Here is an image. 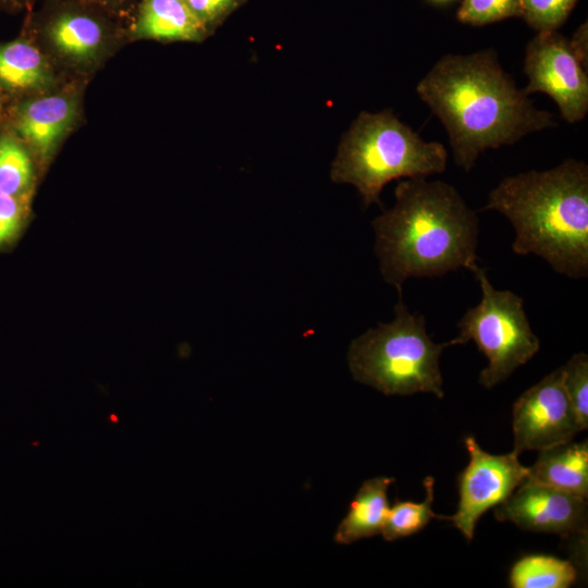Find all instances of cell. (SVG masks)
<instances>
[{
	"instance_id": "obj_24",
	"label": "cell",
	"mask_w": 588,
	"mask_h": 588,
	"mask_svg": "<svg viewBox=\"0 0 588 588\" xmlns=\"http://www.w3.org/2000/svg\"><path fill=\"white\" fill-rule=\"evenodd\" d=\"M210 35L247 0H184Z\"/></svg>"
},
{
	"instance_id": "obj_18",
	"label": "cell",
	"mask_w": 588,
	"mask_h": 588,
	"mask_svg": "<svg viewBox=\"0 0 588 588\" xmlns=\"http://www.w3.org/2000/svg\"><path fill=\"white\" fill-rule=\"evenodd\" d=\"M576 578L577 571L572 562L542 554L522 558L510 572V584L514 588H567Z\"/></svg>"
},
{
	"instance_id": "obj_16",
	"label": "cell",
	"mask_w": 588,
	"mask_h": 588,
	"mask_svg": "<svg viewBox=\"0 0 588 588\" xmlns=\"http://www.w3.org/2000/svg\"><path fill=\"white\" fill-rule=\"evenodd\" d=\"M392 477H375L363 482L345 517L339 524L334 541L350 544L381 532L388 511V489Z\"/></svg>"
},
{
	"instance_id": "obj_11",
	"label": "cell",
	"mask_w": 588,
	"mask_h": 588,
	"mask_svg": "<svg viewBox=\"0 0 588 588\" xmlns=\"http://www.w3.org/2000/svg\"><path fill=\"white\" fill-rule=\"evenodd\" d=\"M512 425L517 455L571 442L581 431L562 383L561 367L518 396Z\"/></svg>"
},
{
	"instance_id": "obj_1",
	"label": "cell",
	"mask_w": 588,
	"mask_h": 588,
	"mask_svg": "<svg viewBox=\"0 0 588 588\" xmlns=\"http://www.w3.org/2000/svg\"><path fill=\"white\" fill-rule=\"evenodd\" d=\"M416 91L443 124L454 161L466 172L485 150L555 125L553 114L516 86L493 49L443 56Z\"/></svg>"
},
{
	"instance_id": "obj_17",
	"label": "cell",
	"mask_w": 588,
	"mask_h": 588,
	"mask_svg": "<svg viewBox=\"0 0 588 588\" xmlns=\"http://www.w3.org/2000/svg\"><path fill=\"white\" fill-rule=\"evenodd\" d=\"M38 174L29 149L2 124L0 127V194L33 195Z\"/></svg>"
},
{
	"instance_id": "obj_4",
	"label": "cell",
	"mask_w": 588,
	"mask_h": 588,
	"mask_svg": "<svg viewBox=\"0 0 588 588\" xmlns=\"http://www.w3.org/2000/svg\"><path fill=\"white\" fill-rule=\"evenodd\" d=\"M448 151L426 142L390 110L363 111L343 135L331 166L335 183L354 185L366 207L380 204V193L393 180L443 173Z\"/></svg>"
},
{
	"instance_id": "obj_13",
	"label": "cell",
	"mask_w": 588,
	"mask_h": 588,
	"mask_svg": "<svg viewBox=\"0 0 588 588\" xmlns=\"http://www.w3.org/2000/svg\"><path fill=\"white\" fill-rule=\"evenodd\" d=\"M69 81L23 30L0 41V91L11 102L54 89Z\"/></svg>"
},
{
	"instance_id": "obj_20",
	"label": "cell",
	"mask_w": 588,
	"mask_h": 588,
	"mask_svg": "<svg viewBox=\"0 0 588 588\" xmlns=\"http://www.w3.org/2000/svg\"><path fill=\"white\" fill-rule=\"evenodd\" d=\"M562 383L581 430L588 427V356L574 354L561 367Z\"/></svg>"
},
{
	"instance_id": "obj_28",
	"label": "cell",
	"mask_w": 588,
	"mask_h": 588,
	"mask_svg": "<svg viewBox=\"0 0 588 588\" xmlns=\"http://www.w3.org/2000/svg\"><path fill=\"white\" fill-rule=\"evenodd\" d=\"M108 420L112 424H118L119 422V416L114 413H110L109 416H108Z\"/></svg>"
},
{
	"instance_id": "obj_12",
	"label": "cell",
	"mask_w": 588,
	"mask_h": 588,
	"mask_svg": "<svg viewBox=\"0 0 588 588\" xmlns=\"http://www.w3.org/2000/svg\"><path fill=\"white\" fill-rule=\"evenodd\" d=\"M494 516L529 531L587 536L586 499L546 486L522 482L498 505Z\"/></svg>"
},
{
	"instance_id": "obj_9",
	"label": "cell",
	"mask_w": 588,
	"mask_h": 588,
	"mask_svg": "<svg viewBox=\"0 0 588 588\" xmlns=\"http://www.w3.org/2000/svg\"><path fill=\"white\" fill-rule=\"evenodd\" d=\"M587 62L569 39L556 30L541 32L525 50L524 72L528 84L523 91L547 94L568 123L581 121L588 112Z\"/></svg>"
},
{
	"instance_id": "obj_14",
	"label": "cell",
	"mask_w": 588,
	"mask_h": 588,
	"mask_svg": "<svg viewBox=\"0 0 588 588\" xmlns=\"http://www.w3.org/2000/svg\"><path fill=\"white\" fill-rule=\"evenodd\" d=\"M125 24L128 42H201L211 36L184 0H138Z\"/></svg>"
},
{
	"instance_id": "obj_29",
	"label": "cell",
	"mask_w": 588,
	"mask_h": 588,
	"mask_svg": "<svg viewBox=\"0 0 588 588\" xmlns=\"http://www.w3.org/2000/svg\"><path fill=\"white\" fill-rule=\"evenodd\" d=\"M434 1L443 2V1H448V0H434Z\"/></svg>"
},
{
	"instance_id": "obj_6",
	"label": "cell",
	"mask_w": 588,
	"mask_h": 588,
	"mask_svg": "<svg viewBox=\"0 0 588 588\" xmlns=\"http://www.w3.org/2000/svg\"><path fill=\"white\" fill-rule=\"evenodd\" d=\"M21 30L69 79L90 82L130 44L123 20L79 0H42L25 13Z\"/></svg>"
},
{
	"instance_id": "obj_15",
	"label": "cell",
	"mask_w": 588,
	"mask_h": 588,
	"mask_svg": "<svg viewBox=\"0 0 588 588\" xmlns=\"http://www.w3.org/2000/svg\"><path fill=\"white\" fill-rule=\"evenodd\" d=\"M523 482L550 487L573 495L588 497L587 441L566 442L539 450Z\"/></svg>"
},
{
	"instance_id": "obj_26",
	"label": "cell",
	"mask_w": 588,
	"mask_h": 588,
	"mask_svg": "<svg viewBox=\"0 0 588 588\" xmlns=\"http://www.w3.org/2000/svg\"><path fill=\"white\" fill-rule=\"evenodd\" d=\"M37 0H0V12L9 14L26 13L32 10Z\"/></svg>"
},
{
	"instance_id": "obj_23",
	"label": "cell",
	"mask_w": 588,
	"mask_h": 588,
	"mask_svg": "<svg viewBox=\"0 0 588 588\" xmlns=\"http://www.w3.org/2000/svg\"><path fill=\"white\" fill-rule=\"evenodd\" d=\"M33 195L0 194V247L11 243L26 223Z\"/></svg>"
},
{
	"instance_id": "obj_27",
	"label": "cell",
	"mask_w": 588,
	"mask_h": 588,
	"mask_svg": "<svg viewBox=\"0 0 588 588\" xmlns=\"http://www.w3.org/2000/svg\"><path fill=\"white\" fill-rule=\"evenodd\" d=\"M9 101L5 99V97L0 91V127L2 126L5 118V110Z\"/></svg>"
},
{
	"instance_id": "obj_10",
	"label": "cell",
	"mask_w": 588,
	"mask_h": 588,
	"mask_svg": "<svg viewBox=\"0 0 588 588\" xmlns=\"http://www.w3.org/2000/svg\"><path fill=\"white\" fill-rule=\"evenodd\" d=\"M465 446L469 462L458 476L457 511L453 516L439 515V518L451 520L470 541L478 519L520 486L528 467L520 464L514 452L503 455L487 453L471 436L465 439Z\"/></svg>"
},
{
	"instance_id": "obj_3",
	"label": "cell",
	"mask_w": 588,
	"mask_h": 588,
	"mask_svg": "<svg viewBox=\"0 0 588 588\" xmlns=\"http://www.w3.org/2000/svg\"><path fill=\"white\" fill-rule=\"evenodd\" d=\"M494 210L511 222L516 255L534 254L558 273L588 277V166L566 159L544 170L504 177L481 211Z\"/></svg>"
},
{
	"instance_id": "obj_5",
	"label": "cell",
	"mask_w": 588,
	"mask_h": 588,
	"mask_svg": "<svg viewBox=\"0 0 588 588\" xmlns=\"http://www.w3.org/2000/svg\"><path fill=\"white\" fill-rule=\"evenodd\" d=\"M394 319L354 339L347 363L353 378L385 395L432 393L444 396L440 356L450 342L436 343L426 319L412 313L400 294Z\"/></svg>"
},
{
	"instance_id": "obj_2",
	"label": "cell",
	"mask_w": 588,
	"mask_h": 588,
	"mask_svg": "<svg viewBox=\"0 0 588 588\" xmlns=\"http://www.w3.org/2000/svg\"><path fill=\"white\" fill-rule=\"evenodd\" d=\"M383 280L402 294L412 278L442 277L477 265L479 219L451 184L401 181L395 204L372 221Z\"/></svg>"
},
{
	"instance_id": "obj_19",
	"label": "cell",
	"mask_w": 588,
	"mask_h": 588,
	"mask_svg": "<svg viewBox=\"0 0 588 588\" xmlns=\"http://www.w3.org/2000/svg\"><path fill=\"white\" fill-rule=\"evenodd\" d=\"M432 477L424 479L426 495L421 502L396 501L388 511L381 535L385 541H394L399 538L412 536L424 529L432 518L439 515L432 511L433 502Z\"/></svg>"
},
{
	"instance_id": "obj_25",
	"label": "cell",
	"mask_w": 588,
	"mask_h": 588,
	"mask_svg": "<svg viewBox=\"0 0 588 588\" xmlns=\"http://www.w3.org/2000/svg\"><path fill=\"white\" fill-rule=\"evenodd\" d=\"M126 22L138 0H79Z\"/></svg>"
},
{
	"instance_id": "obj_21",
	"label": "cell",
	"mask_w": 588,
	"mask_h": 588,
	"mask_svg": "<svg viewBox=\"0 0 588 588\" xmlns=\"http://www.w3.org/2000/svg\"><path fill=\"white\" fill-rule=\"evenodd\" d=\"M577 0H520L522 16L541 32L556 30L566 20Z\"/></svg>"
},
{
	"instance_id": "obj_7",
	"label": "cell",
	"mask_w": 588,
	"mask_h": 588,
	"mask_svg": "<svg viewBox=\"0 0 588 588\" xmlns=\"http://www.w3.org/2000/svg\"><path fill=\"white\" fill-rule=\"evenodd\" d=\"M481 291L480 302L469 308L457 323L458 334L450 345L474 341L488 364L478 382L491 389L530 360L540 350L524 308V299L510 290H497L486 270H471Z\"/></svg>"
},
{
	"instance_id": "obj_22",
	"label": "cell",
	"mask_w": 588,
	"mask_h": 588,
	"mask_svg": "<svg viewBox=\"0 0 588 588\" xmlns=\"http://www.w3.org/2000/svg\"><path fill=\"white\" fill-rule=\"evenodd\" d=\"M512 16H522L520 0H463L457 11V19L471 25H485Z\"/></svg>"
},
{
	"instance_id": "obj_8",
	"label": "cell",
	"mask_w": 588,
	"mask_h": 588,
	"mask_svg": "<svg viewBox=\"0 0 588 588\" xmlns=\"http://www.w3.org/2000/svg\"><path fill=\"white\" fill-rule=\"evenodd\" d=\"M90 82L69 79L59 87L11 101L3 124L29 149L44 172L65 139L84 119V96Z\"/></svg>"
}]
</instances>
